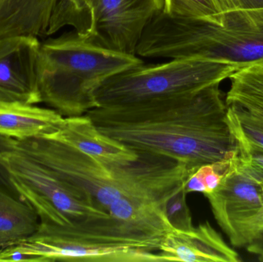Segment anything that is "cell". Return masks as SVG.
<instances>
[{
    "mask_svg": "<svg viewBox=\"0 0 263 262\" xmlns=\"http://www.w3.org/2000/svg\"><path fill=\"white\" fill-rule=\"evenodd\" d=\"M261 187H262V196H263V185H262V186H261Z\"/></svg>",
    "mask_w": 263,
    "mask_h": 262,
    "instance_id": "cell-27",
    "label": "cell"
},
{
    "mask_svg": "<svg viewBox=\"0 0 263 262\" xmlns=\"http://www.w3.org/2000/svg\"><path fill=\"white\" fill-rule=\"evenodd\" d=\"M1 252H2V249H0V261H1Z\"/></svg>",
    "mask_w": 263,
    "mask_h": 262,
    "instance_id": "cell-26",
    "label": "cell"
},
{
    "mask_svg": "<svg viewBox=\"0 0 263 262\" xmlns=\"http://www.w3.org/2000/svg\"><path fill=\"white\" fill-rule=\"evenodd\" d=\"M162 10V0H97L90 38L112 50L136 55L144 30Z\"/></svg>",
    "mask_w": 263,
    "mask_h": 262,
    "instance_id": "cell-8",
    "label": "cell"
},
{
    "mask_svg": "<svg viewBox=\"0 0 263 262\" xmlns=\"http://www.w3.org/2000/svg\"><path fill=\"white\" fill-rule=\"evenodd\" d=\"M227 118L237 145L236 166L242 173L263 185V149L249 142L227 113Z\"/></svg>",
    "mask_w": 263,
    "mask_h": 262,
    "instance_id": "cell-18",
    "label": "cell"
},
{
    "mask_svg": "<svg viewBox=\"0 0 263 262\" xmlns=\"http://www.w3.org/2000/svg\"><path fill=\"white\" fill-rule=\"evenodd\" d=\"M186 196L187 194L182 189L167 203L165 207L167 218L174 229L188 230L193 227L191 213L187 206Z\"/></svg>",
    "mask_w": 263,
    "mask_h": 262,
    "instance_id": "cell-21",
    "label": "cell"
},
{
    "mask_svg": "<svg viewBox=\"0 0 263 262\" xmlns=\"http://www.w3.org/2000/svg\"><path fill=\"white\" fill-rule=\"evenodd\" d=\"M45 136L72 146L105 164H123L138 157V152L102 133L86 114L65 117L57 132Z\"/></svg>",
    "mask_w": 263,
    "mask_h": 262,
    "instance_id": "cell-11",
    "label": "cell"
},
{
    "mask_svg": "<svg viewBox=\"0 0 263 262\" xmlns=\"http://www.w3.org/2000/svg\"><path fill=\"white\" fill-rule=\"evenodd\" d=\"M40 45L31 35L0 39L1 103H42L37 73Z\"/></svg>",
    "mask_w": 263,
    "mask_h": 262,
    "instance_id": "cell-9",
    "label": "cell"
},
{
    "mask_svg": "<svg viewBox=\"0 0 263 262\" xmlns=\"http://www.w3.org/2000/svg\"><path fill=\"white\" fill-rule=\"evenodd\" d=\"M158 252L164 261H242L209 221L188 230L173 229L162 240Z\"/></svg>",
    "mask_w": 263,
    "mask_h": 262,
    "instance_id": "cell-10",
    "label": "cell"
},
{
    "mask_svg": "<svg viewBox=\"0 0 263 262\" xmlns=\"http://www.w3.org/2000/svg\"><path fill=\"white\" fill-rule=\"evenodd\" d=\"M65 117L52 109L0 102V135L23 140L57 132Z\"/></svg>",
    "mask_w": 263,
    "mask_h": 262,
    "instance_id": "cell-12",
    "label": "cell"
},
{
    "mask_svg": "<svg viewBox=\"0 0 263 262\" xmlns=\"http://www.w3.org/2000/svg\"><path fill=\"white\" fill-rule=\"evenodd\" d=\"M236 154L227 159L203 165L192 172L184 185L185 193L201 192L205 195L215 192L236 166Z\"/></svg>",
    "mask_w": 263,
    "mask_h": 262,
    "instance_id": "cell-17",
    "label": "cell"
},
{
    "mask_svg": "<svg viewBox=\"0 0 263 262\" xmlns=\"http://www.w3.org/2000/svg\"><path fill=\"white\" fill-rule=\"evenodd\" d=\"M40 223L33 208L0 189V249L26 241Z\"/></svg>",
    "mask_w": 263,
    "mask_h": 262,
    "instance_id": "cell-14",
    "label": "cell"
},
{
    "mask_svg": "<svg viewBox=\"0 0 263 262\" xmlns=\"http://www.w3.org/2000/svg\"><path fill=\"white\" fill-rule=\"evenodd\" d=\"M238 9H263V0H238Z\"/></svg>",
    "mask_w": 263,
    "mask_h": 262,
    "instance_id": "cell-24",
    "label": "cell"
},
{
    "mask_svg": "<svg viewBox=\"0 0 263 262\" xmlns=\"http://www.w3.org/2000/svg\"><path fill=\"white\" fill-rule=\"evenodd\" d=\"M247 247L250 253L258 255L259 261H263V223Z\"/></svg>",
    "mask_w": 263,
    "mask_h": 262,
    "instance_id": "cell-23",
    "label": "cell"
},
{
    "mask_svg": "<svg viewBox=\"0 0 263 262\" xmlns=\"http://www.w3.org/2000/svg\"><path fill=\"white\" fill-rule=\"evenodd\" d=\"M227 106L229 116L236 123L241 133L249 142L263 149V119L239 106Z\"/></svg>",
    "mask_w": 263,
    "mask_h": 262,
    "instance_id": "cell-20",
    "label": "cell"
},
{
    "mask_svg": "<svg viewBox=\"0 0 263 262\" xmlns=\"http://www.w3.org/2000/svg\"><path fill=\"white\" fill-rule=\"evenodd\" d=\"M226 5V9L227 11L238 9V0H224Z\"/></svg>",
    "mask_w": 263,
    "mask_h": 262,
    "instance_id": "cell-25",
    "label": "cell"
},
{
    "mask_svg": "<svg viewBox=\"0 0 263 262\" xmlns=\"http://www.w3.org/2000/svg\"><path fill=\"white\" fill-rule=\"evenodd\" d=\"M227 106H239L263 119V65L238 69L230 76Z\"/></svg>",
    "mask_w": 263,
    "mask_h": 262,
    "instance_id": "cell-15",
    "label": "cell"
},
{
    "mask_svg": "<svg viewBox=\"0 0 263 262\" xmlns=\"http://www.w3.org/2000/svg\"><path fill=\"white\" fill-rule=\"evenodd\" d=\"M58 0H0V39L46 35Z\"/></svg>",
    "mask_w": 263,
    "mask_h": 262,
    "instance_id": "cell-13",
    "label": "cell"
},
{
    "mask_svg": "<svg viewBox=\"0 0 263 262\" xmlns=\"http://www.w3.org/2000/svg\"><path fill=\"white\" fill-rule=\"evenodd\" d=\"M97 0H58L52 12L46 35H51L66 26L83 35H93L95 8Z\"/></svg>",
    "mask_w": 263,
    "mask_h": 262,
    "instance_id": "cell-16",
    "label": "cell"
},
{
    "mask_svg": "<svg viewBox=\"0 0 263 262\" xmlns=\"http://www.w3.org/2000/svg\"><path fill=\"white\" fill-rule=\"evenodd\" d=\"M13 142L14 138L0 135V154L13 149ZM0 189H3L12 196L15 197L18 199L23 200L21 195L15 189V186L11 179L10 175H9L7 169L3 164L1 160H0Z\"/></svg>",
    "mask_w": 263,
    "mask_h": 262,
    "instance_id": "cell-22",
    "label": "cell"
},
{
    "mask_svg": "<svg viewBox=\"0 0 263 262\" xmlns=\"http://www.w3.org/2000/svg\"><path fill=\"white\" fill-rule=\"evenodd\" d=\"M162 11L170 16L212 20L227 9L224 0H162Z\"/></svg>",
    "mask_w": 263,
    "mask_h": 262,
    "instance_id": "cell-19",
    "label": "cell"
},
{
    "mask_svg": "<svg viewBox=\"0 0 263 262\" xmlns=\"http://www.w3.org/2000/svg\"><path fill=\"white\" fill-rule=\"evenodd\" d=\"M219 85L183 95L100 106L86 114L102 133L129 149L170 157L194 172L237 152Z\"/></svg>",
    "mask_w": 263,
    "mask_h": 262,
    "instance_id": "cell-1",
    "label": "cell"
},
{
    "mask_svg": "<svg viewBox=\"0 0 263 262\" xmlns=\"http://www.w3.org/2000/svg\"><path fill=\"white\" fill-rule=\"evenodd\" d=\"M22 199L33 208L40 221L59 226L108 217L87 195L27 155L12 150L0 154Z\"/></svg>",
    "mask_w": 263,
    "mask_h": 262,
    "instance_id": "cell-6",
    "label": "cell"
},
{
    "mask_svg": "<svg viewBox=\"0 0 263 262\" xmlns=\"http://www.w3.org/2000/svg\"><path fill=\"white\" fill-rule=\"evenodd\" d=\"M238 69L233 65L199 58L142 63L105 81L96 92L95 99L100 107L192 93L220 84Z\"/></svg>",
    "mask_w": 263,
    "mask_h": 262,
    "instance_id": "cell-5",
    "label": "cell"
},
{
    "mask_svg": "<svg viewBox=\"0 0 263 262\" xmlns=\"http://www.w3.org/2000/svg\"><path fill=\"white\" fill-rule=\"evenodd\" d=\"M140 57L108 49L76 31L40 45L37 73L42 103L63 117L97 108L95 93L111 77L142 64Z\"/></svg>",
    "mask_w": 263,
    "mask_h": 262,
    "instance_id": "cell-3",
    "label": "cell"
},
{
    "mask_svg": "<svg viewBox=\"0 0 263 262\" xmlns=\"http://www.w3.org/2000/svg\"><path fill=\"white\" fill-rule=\"evenodd\" d=\"M139 57L199 58L239 69L263 65V9L221 12L213 22L179 18L160 11L136 48Z\"/></svg>",
    "mask_w": 263,
    "mask_h": 262,
    "instance_id": "cell-2",
    "label": "cell"
},
{
    "mask_svg": "<svg viewBox=\"0 0 263 262\" xmlns=\"http://www.w3.org/2000/svg\"><path fill=\"white\" fill-rule=\"evenodd\" d=\"M13 149L83 192L106 214L118 200L141 196L149 178L146 162L140 156L123 164H105L72 146L46 136L14 139Z\"/></svg>",
    "mask_w": 263,
    "mask_h": 262,
    "instance_id": "cell-4",
    "label": "cell"
},
{
    "mask_svg": "<svg viewBox=\"0 0 263 262\" xmlns=\"http://www.w3.org/2000/svg\"><path fill=\"white\" fill-rule=\"evenodd\" d=\"M219 226L236 247L247 246L263 223L262 187L235 166L215 192L205 195Z\"/></svg>",
    "mask_w": 263,
    "mask_h": 262,
    "instance_id": "cell-7",
    "label": "cell"
}]
</instances>
